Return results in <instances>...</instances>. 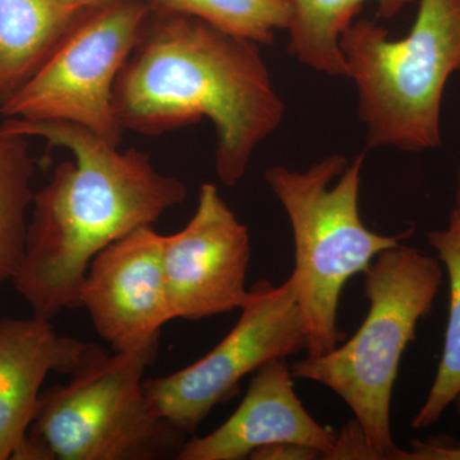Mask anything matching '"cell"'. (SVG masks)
Here are the masks:
<instances>
[{
  "instance_id": "cell-23",
  "label": "cell",
  "mask_w": 460,
  "mask_h": 460,
  "mask_svg": "<svg viewBox=\"0 0 460 460\" xmlns=\"http://www.w3.org/2000/svg\"><path fill=\"white\" fill-rule=\"evenodd\" d=\"M456 402V411H458L460 417V395L456 399V402Z\"/></svg>"
},
{
  "instance_id": "cell-21",
  "label": "cell",
  "mask_w": 460,
  "mask_h": 460,
  "mask_svg": "<svg viewBox=\"0 0 460 460\" xmlns=\"http://www.w3.org/2000/svg\"><path fill=\"white\" fill-rule=\"evenodd\" d=\"M75 5H80L84 9H95L102 7V5L109 4V3L115 2V0H69Z\"/></svg>"
},
{
  "instance_id": "cell-3",
  "label": "cell",
  "mask_w": 460,
  "mask_h": 460,
  "mask_svg": "<svg viewBox=\"0 0 460 460\" xmlns=\"http://www.w3.org/2000/svg\"><path fill=\"white\" fill-rule=\"evenodd\" d=\"M365 274L368 313L361 328L332 352L290 366L293 377L329 387L352 410L376 460H396L390 425L393 389L402 353L416 339L443 283L438 260L396 244L378 253Z\"/></svg>"
},
{
  "instance_id": "cell-19",
  "label": "cell",
  "mask_w": 460,
  "mask_h": 460,
  "mask_svg": "<svg viewBox=\"0 0 460 460\" xmlns=\"http://www.w3.org/2000/svg\"><path fill=\"white\" fill-rule=\"evenodd\" d=\"M376 460L361 426L354 420L338 434L337 447L329 460Z\"/></svg>"
},
{
  "instance_id": "cell-11",
  "label": "cell",
  "mask_w": 460,
  "mask_h": 460,
  "mask_svg": "<svg viewBox=\"0 0 460 460\" xmlns=\"http://www.w3.org/2000/svg\"><path fill=\"white\" fill-rule=\"evenodd\" d=\"M108 353L58 334L51 320L0 321V460H29V432L51 372L74 376Z\"/></svg>"
},
{
  "instance_id": "cell-10",
  "label": "cell",
  "mask_w": 460,
  "mask_h": 460,
  "mask_svg": "<svg viewBox=\"0 0 460 460\" xmlns=\"http://www.w3.org/2000/svg\"><path fill=\"white\" fill-rule=\"evenodd\" d=\"M163 238L153 226L118 239L91 261L80 289V307L113 352L159 341L174 320L163 271Z\"/></svg>"
},
{
  "instance_id": "cell-8",
  "label": "cell",
  "mask_w": 460,
  "mask_h": 460,
  "mask_svg": "<svg viewBox=\"0 0 460 460\" xmlns=\"http://www.w3.org/2000/svg\"><path fill=\"white\" fill-rule=\"evenodd\" d=\"M239 311L234 328L201 359L144 381L156 413L187 436L195 434L215 407L237 394L242 378L307 348V326L290 278L279 287L257 281Z\"/></svg>"
},
{
  "instance_id": "cell-17",
  "label": "cell",
  "mask_w": 460,
  "mask_h": 460,
  "mask_svg": "<svg viewBox=\"0 0 460 460\" xmlns=\"http://www.w3.org/2000/svg\"><path fill=\"white\" fill-rule=\"evenodd\" d=\"M153 13L198 18L259 45H270L292 17L289 0H145Z\"/></svg>"
},
{
  "instance_id": "cell-14",
  "label": "cell",
  "mask_w": 460,
  "mask_h": 460,
  "mask_svg": "<svg viewBox=\"0 0 460 460\" xmlns=\"http://www.w3.org/2000/svg\"><path fill=\"white\" fill-rule=\"evenodd\" d=\"M416 0H289L292 17L288 51L301 65L332 77H348L341 48V35L366 3L376 5L377 16L390 20Z\"/></svg>"
},
{
  "instance_id": "cell-13",
  "label": "cell",
  "mask_w": 460,
  "mask_h": 460,
  "mask_svg": "<svg viewBox=\"0 0 460 460\" xmlns=\"http://www.w3.org/2000/svg\"><path fill=\"white\" fill-rule=\"evenodd\" d=\"M89 11L69 0H0V102L33 75Z\"/></svg>"
},
{
  "instance_id": "cell-22",
  "label": "cell",
  "mask_w": 460,
  "mask_h": 460,
  "mask_svg": "<svg viewBox=\"0 0 460 460\" xmlns=\"http://www.w3.org/2000/svg\"><path fill=\"white\" fill-rule=\"evenodd\" d=\"M456 210L460 213V168H459V175H458V189H456Z\"/></svg>"
},
{
  "instance_id": "cell-15",
  "label": "cell",
  "mask_w": 460,
  "mask_h": 460,
  "mask_svg": "<svg viewBox=\"0 0 460 460\" xmlns=\"http://www.w3.org/2000/svg\"><path fill=\"white\" fill-rule=\"evenodd\" d=\"M429 243L438 252L449 277V317L434 384L411 420L414 429L436 425L460 395V213L456 208L450 214L447 228L429 233Z\"/></svg>"
},
{
  "instance_id": "cell-6",
  "label": "cell",
  "mask_w": 460,
  "mask_h": 460,
  "mask_svg": "<svg viewBox=\"0 0 460 460\" xmlns=\"http://www.w3.org/2000/svg\"><path fill=\"white\" fill-rule=\"evenodd\" d=\"M157 347L105 353L42 394L29 460L178 459L189 438L156 413L144 389Z\"/></svg>"
},
{
  "instance_id": "cell-1",
  "label": "cell",
  "mask_w": 460,
  "mask_h": 460,
  "mask_svg": "<svg viewBox=\"0 0 460 460\" xmlns=\"http://www.w3.org/2000/svg\"><path fill=\"white\" fill-rule=\"evenodd\" d=\"M0 128L42 138L74 155L33 195L25 255L12 279L33 316L51 320L80 307L91 261L187 199L183 181L157 171L148 154L120 151L84 127L5 118Z\"/></svg>"
},
{
  "instance_id": "cell-20",
  "label": "cell",
  "mask_w": 460,
  "mask_h": 460,
  "mask_svg": "<svg viewBox=\"0 0 460 460\" xmlns=\"http://www.w3.org/2000/svg\"><path fill=\"white\" fill-rule=\"evenodd\" d=\"M252 460H314L323 459L320 450L307 445L277 443L260 447L251 454Z\"/></svg>"
},
{
  "instance_id": "cell-4",
  "label": "cell",
  "mask_w": 460,
  "mask_h": 460,
  "mask_svg": "<svg viewBox=\"0 0 460 460\" xmlns=\"http://www.w3.org/2000/svg\"><path fill=\"white\" fill-rule=\"evenodd\" d=\"M367 148L422 153L441 145L445 87L460 71V0H419L411 31L392 40L374 21L341 35Z\"/></svg>"
},
{
  "instance_id": "cell-7",
  "label": "cell",
  "mask_w": 460,
  "mask_h": 460,
  "mask_svg": "<svg viewBox=\"0 0 460 460\" xmlns=\"http://www.w3.org/2000/svg\"><path fill=\"white\" fill-rule=\"evenodd\" d=\"M151 9L145 0H115L84 13L33 75L0 102L5 118L84 127L114 146L118 75L138 44Z\"/></svg>"
},
{
  "instance_id": "cell-5",
  "label": "cell",
  "mask_w": 460,
  "mask_h": 460,
  "mask_svg": "<svg viewBox=\"0 0 460 460\" xmlns=\"http://www.w3.org/2000/svg\"><path fill=\"white\" fill-rule=\"evenodd\" d=\"M365 155L363 151L349 164L334 154L305 172L280 165L265 172L292 224L296 268L290 279L307 326V357L343 343L338 311L345 284L411 233L383 235L366 228L358 202Z\"/></svg>"
},
{
  "instance_id": "cell-16",
  "label": "cell",
  "mask_w": 460,
  "mask_h": 460,
  "mask_svg": "<svg viewBox=\"0 0 460 460\" xmlns=\"http://www.w3.org/2000/svg\"><path fill=\"white\" fill-rule=\"evenodd\" d=\"M33 172L27 137L0 128V284L13 279L25 255Z\"/></svg>"
},
{
  "instance_id": "cell-2",
  "label": "cell",
  "mask_w": 460,
  "mask_h": 460,
  "mask_svg": "<svg viewBox=\"0 0 460 460\" xmlns=\"http://www.w3.org/2000/svg\"><path fill=\"white\" fill-rule=\"evenodd\" d=\"M113 111L124 132L146 136L208 118L217 131L215 172L234 187L257 146L279 127L286 104L259 44L198 18L151 12L118 75Z\"/></svg>"
},
{
  "instance_id": "cell-9",
  "label": "cell",
  "mask_w": 460,
  "mask_h": 460,
  "mask_svg": "<svg viewBox=\"0 0 460 460\" xmlns=\"http://www.w3.org/2000/svg\"><path fill=\"white\" fill-rule=\"evenodd\" d=\"M251 261L247 226L211 183L199 189L189 224L163 238V271L172 317L199 321L241 310Z\"/></svg>"
},
{
  "instance_id": "cell-12",
  "label": "cell",
  "mask_w": 460,
  "mask_h": 460,
  "mask_svg": "<svg viewBox=\"0 0 460 460\" xmlns=\"http://www.w3.org/2000/svg\"><path fill=\"white\" fill-rule=\"evenodd\" d=\"M293 378L286 358L261 366L232 416L210 434L187 440L178 460H243L260 447L277 443L307 445L329 460L338 434L305 410Z\"/></svg>"
},
{
  "instance_id": "cell-18",
  "label": "cell",
  "mask_w": 460,
  "mask_h": 460,
  "mask_svg": "<svg viewBox=\"0 0 460 460\" xmlns=\"http://www.w3.org/2000/svg\"><path fill=\"white\" fill-rule=\"evenodd\" d=\"M398 460H460V440L447 435L411 441V449L399 450Z\"/></svg>"
}]
</instances>
